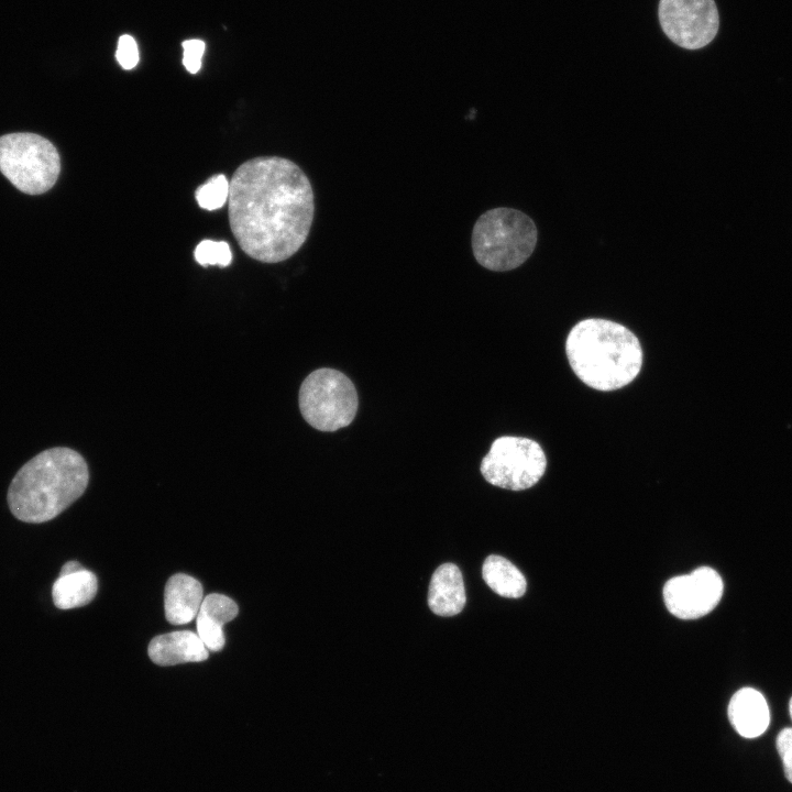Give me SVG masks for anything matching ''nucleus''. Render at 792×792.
Wrapping results in <instances>:
<instances>
[{"mask_svg": "<svg viewBox=\"0 0 792 792\" xmlns=\"http://www.w3.org/2000/svg\"><path fill=\"white\" fill-rule=\"evenodd\" d=\"M117 61L124 69H132L139 62V50L135 40L128 34L121 35L118 42Z\"/></svg>", "mask_w": 792, "mask_h": 792, "instance_id": "nucleus-19", "label": "nucleus"}, {"mask_svg": "<svg viewBox=\"0 0 792 792\" xmlns=\"http://www.w3.org/2000/svg\"><path fill=\"white\" fill-rule=\"evenodd\" d=\"M202 601L204 590L199 581L187 574H175L165 586V617L173 625L188 624L197 617Z\"/></svg>", "mask_w": 792, "mask_h": 792, "instance_id": "nucleus-13", "label": "nucleus"}, {"mask_svg": "<svg viewBox=\"0 0 792 792\" xmlns=\"http://www.w3.org/2000/svg\"><path fill=\"white\" fill-rule=\"evenodd\" d=\"M80 569H82V566L78 562L69 561L63 565L59 574L72 573Z\"/></svg>", "mask_w": 792, "mask_h": 792, "instance_id": "nucleus-22", "label": "nucleus"}, {"mask_svg": "<svg viewBox=\"0 0 792 792\" xmlns=\"http://www.w3.org/2000/svg\"><path fill=\"white\" fill-rule=\"evenodd\" d=\"M472 251L483 267L506 272L520 266L534 252L537 229L524 212L491 209L479 217L472 231Z\"/></svg>", "mask_w": 792, "mask_h": 792, "instance_id": "nucleus-4", "label": "nucleus"}, {"mask_svg": "<svg viewBox=\"0 0 792 792\" xmlns=\"http://www.w3.org/2000/svg\"><path fill=\"white\" fill-rule=\"evenodd\" d=\"M229 222L240 248L263 263L283 262L306 242L315 216L312 186L293 161L261 156L229 182Z\"/></svg>", "mask_w": 792, "mask_h": 792, "instance_id": "nucleus-1", "label": "nucleus"}, {"mask_svg": "<svg viewBox=\"0 0 792 792\" xmlns=\"http://www.w3.org/2000/svg\"><path fill=\"white\" fill-rule=\"evenodd\" d=\"M0 172L19 190L38 195L50 190L61 172L55 146L34 133H10L0 138Z\"/></svg>", "mask_w": 792, "mask_h": 792, "instance_id": "nucleus-6", "label": "nucleus"}, {"mask_svg": "<svg viewBox=\"0 0 792 792\" xmlns=\"http://www.w3.org/2000/svg\"><path fill=\"white\" fill-rule=\"evenodd\" d=\"M298 403L304 419L326 432L349 426L359 407L352 381L342 372L328 367L315 370L304 380Z\"/></svg>", "mask_w": 792, "mask_h": 792, "instance_id": "nucleus-5", "label": "nucleus"}, {"mask_svg": "<svg viewBox=\"0 0 792 792\" xmlns=\"http://www.w3.org/2000/svg\"><path fill=\"white\" fill-rule=\"evenodd\" d=\"M97 590V576L91 571L59 574L52 587L53 602L61 609L80 607L95 598Z\"/></svg>", "mask_w": 792, "mask_h": 792, "instance_id": "nucleus-15", "label": "nucleus"}, {"mask_svg": "<svg viewBox=\"0 0 792 792\" xmlns=\"http://www.w3.org/2000/svg\"><path fill=\"white\" fill-rule=\"evenodd\" d=\"M723 580L710 566L667 581L662 595L667 609L680 619H696L711 613L723 595Z\"/></svg>", "mask_w": 792, "mask_h": 792, "instance_id": "nucleus-9", "label": "nucleus"}, {"mask_svg": "<svg viewBox=\"0 0 792 792\" xmlns=\"http://www.w3.org/2000/svg\"><path fill=\"white\" fill-rule=\"evenodd\" d=\"M776 744L783 765L784 774L792 783V728L782 729L777 736Z\"/></svg>", "mask_w": 792, "mask_h": 792, "instance_id": "nucleus-20", "label": "nucleus"}, {"mask_svg": "<svg viewBox=\"0 0 792 792\" xmlns=\"http://www.w3.org/2000/svg\"><path fill=\"white\" fill-rule=\"evenodd\" d=\"M183 63L186 69L196 74L201 67V58L205 52V43L200 40H187L183 43Z\"/></svg>", "mask_w": 792, "mask_h": 792, "instance_id": "nucleus-21", "label": "nucleus"}, {"mask_svg": "<svg viewBox=\"0 0 792 792\" xmlns=\"http://www.w3.org/2000/svg\"><path fill=\"white\" fill-rule=\"evenodd\" d=\"M195 258L200 265L228 266L231 263L232 254L230 246L224 241L204 240L195 249Z\"/></svg>", "mask_w": 792, "mask_h": 792, "instance_id": "nucleus-18", "label": "nucleus"}, {"mask_svg": "<svg viewBox=\"0 0 792 792\" xmlns=\"http://www.w3.org/2000/svg\"><path fill=\"white\" fill-rule=\"evenodd\" d=\"M485 583L498 595L507 598L521 597L527 588L524 574L507 559L491 554L482 568Z\"/></svg>", "mask_w": 792, "mask_h": 792, "instance_id": "nucleus-16", "label": "nucleus"}, {"mask_svg": "<svg viewBox=\"0 0 792 792\" xmlns=\"http://www.w3.org/2000/svg\"><path fill=\"white\" fill-rule=\"evenodd\" d=\"M229 197V182L224 175H216L196 190L198 205L206 210L221 208Z\"/></svg>", "mask_w": 792, "mask_h": 792, "instance_id": "nucleus-17", "label": "nucleus"}, {"mask_svg": "<svg viewBox=\"0 0 792 792\" xmlns=\"http://www.w3.org/2000/svg\"><path fill=\"white\" fill-rule=\"evenodd\" d=\"M463 576L453 563H443L433 572L428 591V606L439 616H454L465 606Z\"/></svg>", "mask_w": 792, "mask_h": 792, "instance_id": "nucleus-12", "label": "nucleus"}, {"mask_svg": "<svg viewBox=\"0 0 792 792\" xmlns=\"http://www.w3.org/2000/svg\"><path fill=\"white\" fill-rule=\"evenodd\" d=\"M789 711H790V716H791V718H792V697H791L790 703H789Z\"/></svg>", "mask_w": 792, "mask_h": 792, "instance_id": "nucleus-23", "label": "nucleus"}, {"mask_svg": "<svg viewBox=\"0 0 792 792\" xmlns=\"http://www.w3.org/2000/svg\"><path fill=\"white\" fill-rule=\"evenodd\" d=\"M148 657L158 666L200 662L209 650L198 634L190 630L173 631L154 637L148 645Z\"/></svg>", "mask_w": 792, "mask_h": 792, "instance_id": "nucleus-10", "label": "nucleus"}, {"mask_svg": "<svg viewBox=\"0 0 792 792\" xmlns=\"http://www.w3.org/2000/svg\"><path fill=\"white\" fill-rule=\"evenodd\" d=\"M565 353L574 374L601 392L630 384L644 359L640 342L629 329L600 318L584 319L571 329Z\"/></svg>", "mask_w": 792, "mask_h": 792, "instance_id": "nucleus-3", "label": "nucleus"}, {"mask_svg": "<svg viewBox=\"0 0 792 792\" xmlns=\"http://www.w3.org/2000/svg\"><path fill=\"white\" fill-rule=\"evenodd\" d=\"M88 465L66 447L46 449L16 472L8 488V505L15 518L30 524L54 519L87 488Z\"/></svg>", "mask_w": 792, "mask_h": 792, "instance_id": "nucleus-2", "label": "nucleus"}, {"mask_svg": "<svg viewBox=\"0 0 792 792\" xmlns=\"http://www.w3.org/2000/svg\"><path fill=\"white\" fill-rule=\"evenodd\" d=\"M658 14L664 34L686 50L706 46L718 32L714 0H660Z\"/></svg>", "mask_w": 792, "mask_h": 792, "instance_id": "nucleus-8", "label": "nucleus"}, {"mask_svg": "<svg viewBox=\"0 0 792 792\" xmlns=\"http://www.w3.org/2000/svg\"><path fill=\"white\" fill-rule=\"evenodd\" d=\"M727 712L730 724L745 738H756L769 726L770 713L767 701L752 688L738 690L730 698Z\"/></svg>", "mask_w": 792, "mask_h": 792, "instance_id": "nucleus-11", "label": "nucleus"}, {"mask_svg": "<svg viewBox=\"0 0 792 792\" xmlns=\"http://www.w3.org/2000/svg\"><path fill=\"white\" fill-rule=\"evenodd\" d=\"M547 458L535 440L503 436L495 439L482 459L480 471L492 485L524 491L539 482L546 472Z\"/></svg>", "mask_w": 792, "mask_h": 792, "instance_id": "nucleus-7", "label": "nucleus"}, {"mask_svg": "<svg viewBox=\"0 0 792 792\" xmlns=\"http://www.w3.org/2000/svg\"><path fill=\"white\" fill-rule=\"evenodd\" d=\"M239 613L233 600L223 594H209L204 597L196 617L197 634L209 651H220L226 642L223 625Z\"/></svg>", "mask_w": 792, "mask_h": 792, "instance_id": "nucleus-14", "label": "nucleus"}]
</instances>
